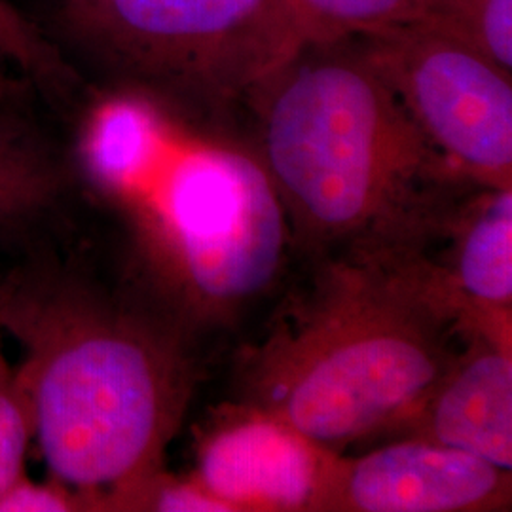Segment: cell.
Wrapping results in <instances>:
<instances>
[{
  "mask_svg": "<svg viewBox=\"0 0 512 512\" xmlns=\"http://www.w3.org/2000/svg\"><path fill=\"white\" fill-rule=\"evenodd\" d=\"M0 334L21 351L48 473L93 511H118L164 467L198 380V338L129 275L109 281L44 249L0 270Z\"/></svg>",
  "mask_w": 512,
  "mask_h": 512,
  "instance_id": "1",
  "label": "cell"
},
{
  "mask_svg": "<svg viewBox=\"0 0 512 512\" xmlns=\"http://www.w3.org/2000/svg\"><path fill=\"white\" fill-rule=\"evenodd\" d=\"M256 158L313 262L429 258L475 192L355 50L306 46L262 86Z\"/></svg>",
  "mask_w": 512,
  "mask_h": 512,
  "instance_id": "2",
  "label": "cell"
},
{
  "mask_svg": "<svg viewBox=\"0 0 512 512\" xmlns=\"http://www.w3.org/2000/svg\"><path fill=\"white\" fill-rule=\"evenodd\" d=\"M80 183L122 220L129 277L196 338L266 293L293 247L255 152L203 135L158 101L105 129Z\"/></svg>",
  "mask_w": 512,
  "mask_h": 512,
  "instance_id": "3",
  "label": "cell"
},
{
  "mask_svg": "<svg viewBox=\"0 0 512 512\" xmlns=\"http://www.w3.org/2000/svg\"><path fill=\"white\" fill-rule=\"evenodd\" d=\"M471 330L427 258L319 262L308 296L247 355L239 403L338 452L397 433Z\"/></svg>",
  "mask_w": 512,
  "mask_h": 512,
  "instance_id": "4",
  "label": "cell"
},
{
  "mask_svg": "<svg viewBox=\"0 0 512 512\" xmlns=\"http://www.w3.org/2000/svg\"><path fill=\"white\" fill-rule=\"evenodd\" d=\"M67 37L188 120H217L306 48L289 0H65Z\"/></svg>",
  "mask_w": 512,
  "mask_h": 512,
  "instance_id": "5",
  "label": "cell"
},
{
  "mask_svg": "<svg viewBox=\"0 0 512 512\" xmlns=\"http://www.w3.org/2000/svg\"><path fill=\"white\" fill-rule=\"evenodd\" d=\"M355 42L440 156L476 186L512 188L511 73L410 27Z\"/></svg>",
  "mask_w": 512,
  "mask_h": 512,
  "instance_id": "6",
  "label": "cell"
},
{
  "mask_svg": "<svg viewBox=\"0 0 512 512\" xmlns=\"http://www.w3.org/2000/svg\"><path fill=\"white\" fill-rule=\"evenodd\" d=\"M338 452L234 404L203 433L192 478L226 512H321Z\"/></svg>",
  "mask_w": 512,
  "mask_h": 512,
  "instance_id": "7",
  "label": "cell"
},
{
  "mask_svg": "<svg viewBox=\"0 0 512 512\" xmlns=\"http://www.w3.org/2000/svg\"><path fill=\"white\" fill-rule=\"evenodd\" d=\"M512 476L486 459L403 437L334 465L321 512H494L511 509Z\"/></svg>",
  "mask_w": 512,
  "mask_h": 512,
  "instance_id": "8",
  "label": "cell"
},
{
  "mask_svg": "<svg viewBox=\"0 0 512 512\" xmlns=\"http://www.w3.org/2000/svg\"><path fill=\"white\" fill-rule=\"evenodd\" d=\"M512 471L511 329H473L439 384L397 431Z\"/></svg>",
  "mask_w": 512,
  "mask_h": 512,
  "instance_id": "9",
  "label": "cell"
},
{
  "mask_svg": "<svg viewBox=\"0 0 512 512\" xmlns=\"http://www.w3.org/2000/svg\"><path fill=\"white\" fill-rule=\"evenodd\" d=\"M444 239L446 258L429 260L444 293L473 329H511L512 188H476Z\"/></svg>",
  "mask_w": 512,
  "mask_h": 512,
  "instance_id": "10",
  "label": "cell"
},
{
  "mask_svg": "<svg viewBox=\"0 0 512 512\" xmlns=\"http://www.w3.org/2000/svg\"><path fill=\"white\" fill-rule=\"evenodd\" d=\"M78 186L73 160L29 110H0V239H29L61 217Z\"/></svg>",
  "mask_w": 512,
  "mask_h": 512,
  "instance_id": "11",
  "label": "cell"
},
{
  "mask_svg": "<svg viewBox=\"0 0 512 512\" xmlns=\"http://www.w3.org/2000/svg\"><path fill=\"white\" fill-rule=\"evenodd\" d=\"M395 27L463 46L512 74V0H423Z\"/></svg>",
  "mask_w": 512,
  "mask_h": 512,
  "instance_id": "12",
  "label": "cell"
},
{
  "mask_svg": "<svg viewBox=\"0 0 512 512\" xmlns=\"http://www.w3.org/2000/svg\"><path fill=\"white\" fill-rule=\"evenodd\" d=\"M306 46H330L403 23L423 0H289Z\"/></svg>",
  "mask_w": 512,
  "mask_h": 512,
  "instance_id": "13",
  "label": "cell"
},
{
  "mask_svg": "<svg viewBox=\"0 0 512 512\" xmlns=\"http://www.w3.org/2000/svg\"><path fill=\"white\" fill-rule=\"evenodd\" d=\"M35 444V420L18 368L2 348L0 334V494L25 475V463Z\"/></svg>",
  "mask_w": 512,
  "mask_h": 512,
  "instance_id": "14",
  "label": "cell"
},
{
  "mask_svg": "<svg viewBox=\"0 0 512 512\" xmlns=\"http://www.w3.org/2000/svg\"><path fill=\"white\" fill-rule=\"evenodd\" d=\"M118 511L226 512L224 505L207 494L192 478L169 475L162 467L129 492Z\"/></svg>",
  "mask_w": 512,
  "mask_h": 512,
  "instance_id": "15",
  "label": "cell"
},
{
  "mask_svg": "<svg viewBox=\"0 0 512 512\" xmlns=\"http://www.w3.org/2000/svg\"><path fill=\"white\" fill-rule=\"evenodd\" d=\"M84 511H93L90 499L50 473L42 480L25 473L0 494V512Z\"/></svg>",
  "mask_w": 512,
  "mask_h": 512,
  "instance_id": "16",
  "label": "cell"
},
{
  "mask_svg": "<svg viewBox=\"0 0 512 512\" xmlns=\"http://www.w3.org/2000/svg\"><path fill=\"white\" fill-rule=\"evenodd\" d=\"M35 93V86L0 50V110H29Z\"/></svg>",
  "mask_w": 512,
  "mask_h": 512,
  "instance_id": "17",
  "label": "cell"
}]
</instances>
